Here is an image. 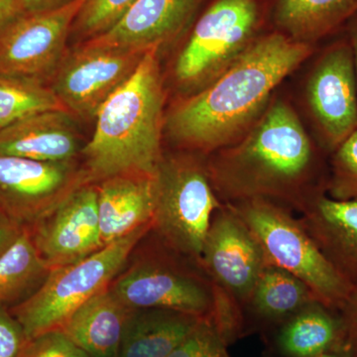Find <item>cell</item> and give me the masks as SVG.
I'll list each match as a JSON object with an SVG mask.
<instances>
[{"label":"cell","mask_w":357,"mask_h":357,"mask_svg":"<svg viewBox=\"0 0 357 357\" xmlns=\"http://www.w3.org/2000/svg\"><path fill=\"white\" fill-rule=\"evenodd\" d=\"M158 53L147 51L132 76L98 110L95 133L82 150L89 183L123 173L156 174L163 159L165 98Z\"/></svg>","instance_id":"3957f363"},{"label":"cell","mask_w":357,"mask_h":357,"mask_svg":"<svg viewBox=\"0 0 357 357\" xmlns=\"http://www.w3.org/2000/svg\"><path fill=\"white\" fill-rule=\"evenodd\" d=\"M26 13H37L62 6L70 0H18Z\"/></svg>","instance_id":"836d02e7"},{"label":"cell","mask_w":357,"mask_h":357,"mask_svg":"<svg viewBox=\"0 0 357 357\" xmlns=\"http://www.w3.org/2000/svg\"><path fill=\"white\" fill-rule=\"evenodd\" d=\"M86 0L26 13L0 35V75L42 82L63 61L66 44Z\"/></svg>","instance_id":"9c48e42d"},{"label":"cell","mask_w":357,"mask_h":357,"mask_svg":"<svg viewBox=\"0 0 357 357\" xmlns=\"http://www.w3.org/2000/svg\"><path fill=\"white\" fill-rule=\"evenodd\" d=\"M344 28L347 29V36L349 38V43H351L352 53H354V69H356L357 83V15L349 20Z\"/></svg>","instance_id":"e575fe53"},{"label":"cell","mask_w":357,"mask_h":357,"mask_svg":"<svg viewBox=\"0 0 357 357\" xmlns=\"http://www.w3.org/2000/svg\"><path fill=\"white\" fill-rule=\"evenodd\" d=\"M77 146L70 114L62 110L30 115L0 129V155L69 162L74 161Z\"/></svg>","instance_id":"ac0fdd59"},{"label":"cell","mask_w":357,"mask_h":357,"mask_svg":"<svg viewBox=\"0 0 357 357\" xmlns=\"http://www.w3.org/2000/svg\"><path fill=\"white\" fill-rule=\"evenodd\" d=\"M132 311L107 288L77 307L61 330L91 357H117Z\"/></svg>","instance_id":"d6986e66"},{"label":"cell","mask_w":357,"mask_h":357,"mask_svg":"<svg viewBox=\"0 0 357 357\" xmlns=\"http://www.w3.org/2000/svg\"><path fill=\"white\" fill-rule=\"evenodd\" d=\"M156 237L159 245L153 252L121 271L110 284L112 292L132 310L167 309L210 316L217 303V286L201 263Z\"/></svg>","instance_id":"8992f818"},{"label":"cell","mask_w":357,"mask_h":357,"mask_svg":"<svg viewBox=\"0 0 357 357\" xmlns=\"http://www.w3.org/2000/svg\"><path fill=\"white\" fill-rule=\"evenodd\" d=\"M316 156L297 115L277 102L243 146L211 165V185L223 204L251 199L287 202L304 211L319 192L310 187Z\"/></svg>","instance_id":"7a4b0ae2"},{"label":"cell","mask_w":357,"mask_h":357,"mask_svg":"<svg viewBox=\"0 0 357 357\" xmlns=\"http://www.w3.org/2000/svg\"><path fill=\"white\" fill-rule=\"evenodd\" d=\"M319 357H351L349 356V352L347 351H331L326 352V354H323V356Z\"/></svg>","instance_id":"d590c367"},{"label":"cell","mask_w":357,"mask_h":357,"mask_svg":"<svg viewBox=\"0 0 357 357\" xmlns=\"http://www.w3.org/2000/svg\"><path fill=\"white\" fill-rule=\"evenodd\" d=\"M340 314L344 323L345 351L351 357H357V287L352 291Z\"/></svg>","instance_id":"4dcf8cb0"},{"label":"cell","mask_w":357,"mask_h":357,"mask_svg":"<svg viewBox=\"0 0 357 357\" xmlns=\"http://www.w3.org/2000/svg\"><path fill=\"white\" fill-rule=\"evenodd\" d=\"M23 230L24 229L17 223L14 222L6 213L0 211V258L6 255L20 238Z\"/></svg>","instance_id":"1f68e13d"},{"label":"cell","mask_w":357,"mask_h":357,"mask_svg":"<svg viewBox=\"0 0 357 357\" xmlns=\"http://www.w3.org/2000/svg\"><path fill=\"white\" fill-rule=\"evenodd\" d=\"M203 317L167 309L133 310L117 357H166Z\"/></svg>","instance_id":"44dd1931"},{"label":"cell","mask_w":357,"mask_h":357,"mask_svg":"<svg viewBox=\"0 0 357 357\" xmlns=\"http://www.w3.org/2000/svg\"><path fill=\"white\" fill-rule=\"evenodd\" d=\"M326 192L332 199L357 202V129L332 153Z\"/></svg>","instance_id":"4316f807"},{"label":"cell","mask_w":357,"mask_h":357,"mask_svg":"<svg viewBox=\"0 0 357 357\" xmlns=\"http://www.w3.org/2000/svg\"><path fill=\"white\" fill-rule=\"evenodd\" d=\"M27 340L9 307L0 305V357H20Z\"/></svg>","instance_id":"f546056e"},{"label":"cell","mask_w":357,"mask_h":357,"mask_svg":"<svg viewBox=\"0 0 357 357\" xmlns=\"http://www.w3.org/2000/svg\"><path fill=\"white\" fill-rule=\"evenodd\" d=\"M311 52L309 43L278 33L258 40L218 81L171 112L167 126L173 139L204 151L227 144Z\"/></svg>","instance_id":"6da1fadb"},{"label":"cell","mask_w":357,"mask_h":357,"mask_svg":"<svg viewBox=\"0 0 357 357\" xmlns=\"http://www.w3.org/2000/svg\"><path fill=\"white\" fill-rule=\"evenodd\" d=\"M258 20L255 0H217L199 18L181 52L175 74L182 84L198 83L241 50Z\"/></svg>","instance_id":"7c38bea8"},{"label":"cell","mask_w":357,"mask_h":357,"mask_svg":"<svg viewBox=\"0 0 357 357\" xmlns=\"http://www.w3.org/2000/svg\"><path fill=\"white\" fill-rule=\"evenodd\" d=\"M152 229L153 225H145L81 261L52 269L31 297L9 307L22 326L27 340L49 331L61 330L77 307L109 288L134 248Z\"/></svg>","instance_id":"5b68a950"},{"label":"cell","mask_w":357,"mask_h":357,"mask_svg":"<svg viewBox=\"0 0 357 357\" xmlns=\"http://www.w3.org/2000/svg\"><path fill=\"white\" fill-rule=\"evenodd\" d=\"M51 110L68 112L51 86L34 79L0 75V129L30 115Z\"/></svg>","instance_id":"d4e9b609"},{"label":"cell","mask_w":357,"mask_h":357,"mask_svg":"<svg viewBox=\"0 0 357 357\" xmlns=\"http://www.w3.org/2000/svg\"><path fill=\"white\" fill-rule=\"evenodd\" d=\"M275 347L283 357H319L345 351L342 314L314 301L277 328Z\"/></svg>","instance_id":"ffe728a7"},{"label":"cell","mask_w":357,"mask_h":357,"mask_svg":"<svg viewBox=\"0 0 357 357\" xmlns=\"http://www.w3.org/2000/svg\"><path fill=\"white\" fill-rule=\"evenodd\" d=\"M26 13L18 0H0V35Z\"/></svg>","instance_id":"d6a6232c"},{"label":"cell","mask_w":357,"mask_h":357,"mask_svg":"<svg viewBox=\"0 0 357 357\" xmlns=\"http://www.w3.org/2000/svg\"><path fill=\"white\" fill-rule=\"evenodd\" d=\"M300 222L324 255L357 287V202L321 194L303 211Z\"/></svg>","instance_id":"e0dca14e"},{"label":"cell","mask_w":357,"mask_h":357,"mask_svg":"<svg viewBox=\"0 0 357 357\" xmlns=\"http://www.w3.org/2000/svg\"><path fill=\"white\" fill-rule=\"evenodd\" d=\"M89 180L74 161L43 162L0 155V211L29 230Z\"/></svg>","instance_id":"ba28073f"},{"label":"cell","mask_w":357,"mask_h":357,"mask_svg":"<svg viewBox=\"0 0 357 357\" xmlns=\"http://www.w3.org/2000/svg\"><path fill=\"white\" fill-rule=\"evenodd\" d=\"M199 263L215 285L241 309L266 266L259 243L227 204L213 215Z\"/></svg>","instance_id":"8fae6325"},{"label":"cell","mask_w":357,"mask_h":357,"mask_svg":"<svg viewBox=\"0 0 357 357\" xmlns=\"http://www.w3.org/2000/svg\"><path fill=\"white\" fill-rule=\"evenodd\" d=\"M223 357H230V356H229V354H225V356H223Z\"/></svg>","instance_id":"8d00e7d4"},{"label":"cell","mask_w":357,"mask_h":357,"mask_svg":"<svg viewBox=\"0 0 357 357\" xmlns=\"http://www.w3.org/2000/svg\"><path fill=\"white\" fill-rule=\"evenodd\" d=\"M96 185L100 234L105 245L145 225H153L156 174H119Z\"/></svg>","instance_id":"2e32d148"},{"label":"cell","mask_w":357,"mask_h":357,"mask_svg":"<svg viewBox=\"0 0 357 357\" xmlns=\"http://www.w3.org/2000/svg\"><path fill=\"white\" fill-rule=\"evenodd\" d=\"M227 345L210 314L203 317L189 337L166 357H223Z\"/></svg>","instance_id":"83f0119b"},{"label":"cell","mask_w":357,"mask_h":357,"mask_svg":"<svg viewBox=\"0 0 357 357\" xmlns=\"http://www.w3.org/2000/svg\"><path fill=\"white\" fill-rule=\"evenodd\" d=\"M137 0H86L70 35L86 41L114 27Z\"/></svg>","instance_id":"484cf974"},{"label":"cell","mask_w":357,"mask_h":357,"mask_svg":"<svg viewBox=\"0 0 357 357\" xmlns=\"http://www.w3.org/2000/svg\"><path fill=\"white\" fill-rule=\"evenodd\" d=\"M357 15V0H278L276 21L291 38L317 41L335 34Z\"/></svg>","instance_id":"603a6c76"},{"label":"cell","mask_w":357,"mask_h":357,"mask_svg":"<svg viewBox=\"0 0 357 357\" xmlns=\"http://www.w3.org/2000/svg\"><path fill=\"white\" fill-rule=\"evenodd\" d=\"M259 243L266 265L285 270L304 282L319 302L342 312L354 286L328 261L300 218L263 199L227 204Z\"/></svg>","instance_id":"277c9868"},{"label":"cell","mask_w":357,"mask_h":357,"mask_svg":"<svg viewBox=\"0 0 357 357\" xmlns=\"http://www.w3.org/2000/svg\"><path fill=\"white\" fill-rule=\"evenodd\" d=\"M20 357H91L62 330H52L30 338Z\"/></svg>","instance_id":"f1b7e54d"},{"label":"cell","mask_w":357,"mask_h":357,"mask_svg":"<svg viewBox=\"0 0 357 357\" xmlns=\"http://www.w3.org/2000/svg\"><path fill=\"white\" fill-rule=\"evenodd\" d=\"M98 199L96 184L81 185L27 230L40 257L51 270L81 261L105 248Z\"/></svg>","instance_id":"5bb4252c"},{"label":"cell","mask_w":357,"mask_h":357,"mask_svg":"<svg viewBox=\"0 0 357 357\" xmlns=\"http://www.w3.org/2000/svg\"><path fill=\"white\" fill-rule=\"evenodd\" d=\"M156 184L152 231L169 248L201 261L211 220L222 206L208 171L195 160L163 157Z\"/></svg>","instance_id":"52a82bcc"},{"label":"cell","mask_w":357,"mask_h":357,"mask_svg":"<svg viewBox=\"0 0 357 357\" xmlns=\"http://www.w3.org/2000/svg\"><path fill=\"white\" fill-rule=\"evenodd\" d=\"M51 269L40 257L27 230L0 258V305L17 306L31 297Z\"/></svg>","instance_id":"cb8c5ba5"},{"label":"cell","mask_w":357,"mask_h":357,"mask_svg":"<svg viewBox=\"0 0 357 357\" xmlns=\"http://www.w3.org/2000/svg\"><path fill=\"white\" fill-rule=\"evenodd\" d=\"M145 53L79 44L59 65L51 88L70 114L96 116L103 103L132 76Z\"/></svg>","instance_id":"30bf717a"},{"label":"cell","mask_w":357,"mask_h":357,"mask_svg":"<svg viewBox=\"0 0 357 357\" xmlns=\"http://www.w3.org/2000/svg\"><path fill=\"white\" fill-rule=\"evenodd\" d=\"M307 102L331 153L357 129V83L347 35L321 54L307 84Z\"/></svg>","instance_id":"4fadbf2b"},{"label":"cell","mask_w":357,"mask_h":357,"mask_svg":"<svg viewBox=\"0 0 357 357\" xmlns=\"http://www.w3.org/2000/svg\"><path fill=\"white\" fill-rule=\"evenodd\" d=\"M314 301L304 282L280 268L266 265L243 307L244 323L279 328Z\"/></svg>","instance_id":"7402d4cb"},{"label":"cell","mask_w":357,"mask_h":357,"mask_svg":"<svg viewBox=\"0 0 357 357\" xmlns=\"http://www.w3.org/2000/svg\"><path fill=\"white\" fill-rule=\"evenodd\" d=\"M199 3V0H137L114 27L81 44L121 50H160L184 31Z\"/></svg>","instance_id":"9a60e30c"}]
</instances>
